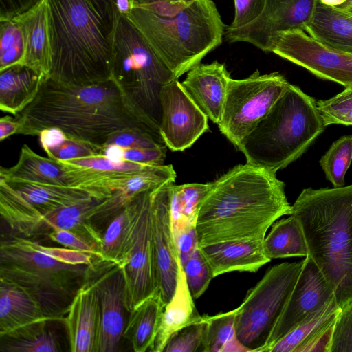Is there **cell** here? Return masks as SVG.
Instances as JSON below:
<instances>
[{
	"label": "cell",
	"instance_id": "f5cc1de1",
	"mask_svg": "<svg viewBox=\"0 0 352 352\" xmlns=\"http://www.w3.org/2000/svg\"><path fill=\"white\" fill-rule=\"evenodd\" d=\"M20 124L9 116L0 119V140L3 141L9 136L16 134Z\"/></svg>",
	"mask_w": 352,
	"mask_h": 352
},
{
	"label": "cell",
	"instance_id": "1f68e13d",
	"mask_svg": "<svg viewBox=\"0 0 352 352\" xmlns=\"http://www.w3.org/2000/svg\"><path fill=\"white\" fill-rule=\"evenodd\" d=\"M143 192L109 222L100 250L103 261L118 265L122 259L134 233Z\"/></svg>",
	"mask_w": 352,
	"mask_h": 352
},
{
	"label": "cell",
	"instance_id": "c3c4849f",
	"mask_svg": "<svg viewBox=\"0 0 352 352\" xmlns=\"http://www.w3.org/2000/svg\"><path fill=\"white\" fill-rule=\"evenodd\" d=\"M197 0H131V7H138L160 16L175 15Z\"/></svg>",
	"mask_w": 352,
	"mask_h": 352
},
{
	"label": "cell",
	"instance_id": "ee69618b",
	"mask_svg": "<svg viewBox=\"0 0 352 352\" xmlns=\"http://www.w3.org/2000/svg\"><path fill=\"white\" fill-rule=\"evenodd\" d=\"M330 352H352V302L340 309L333 327Z\"/></svg>",
	"mask_w": 352,
	"mask_h": 352
},
{
	"label": "cell",
	"instance_id": "52a82bcc",
	"mask_svg": "<svg viewBox=\"0 0 352 352\" xmlns=\"http://www.w3.org/2000/svg\"><path fill=\"white\" fill-rule=\"evenodd\" d=\"M178 79L220 45L226 25L212 0H197L175 15L160 16L138 7L126 15Z\"/></svg>",
	"mask_w": 352,
	"mask_h": 352
},
{
	"label": "cell",
	"instance_id": "7a4b0ae2",
	"mask_svg": "<svg viewBox=\"0 0 352 352\" xmlns=\"http://www.w3.org/2000/svg\"><path fill=\"white\" fill-rule=\"evenodd\" d=\"M285 186L275 173L248 163L212 182L197 213L199 247L263 240L275 221L292 214Z\"/></svg>",
	"mask_w": 352,
	"mask_h": 352
},
{
	"label": "cell",
	"instance_id": "603a6c76",
	"mask_svg": "<svg viewBox=\"0 0 352 352\" xmlns=\"http://www.w3.org/2000/svg\"><path fill=\"white\" fill-rule=\"evenodd\" d=\"M176 173L171 164L151 166L126 179L111 195L93 209L94 223H108L121 212L140 193L167 183H174Z\"/></svg>",
	"mask_w": 352,
	"mask_h": 352
},
{
	"label": "cell",
	"instance_id": "484cf974",
	"mask_svg": "<svg viewBox=\"0 0 352 352\" xmlns=\"http://www.w3.org/2000/svg\"><path fill=\"white\" fill-rule=\"evenodd\" d=\"M18 21L25 41V53L21 63L45 76H49L52 68V53L46 0Z\"/></svg>",
	"mask_w": 352,
	"mask_h": 352
},
{
	"label": "cell",
	"instance_id": "4fadbf2b",
	"mask_svg": "<svg viewBox=\"0 0 352 352\" xmlns=\"http://www.w3.org/2000/svg\"><path fill=\"white\" fill-rule=\"evenodd\" d=\"M89 197H92L90 193L80 188L0 177V214L7 223L45 214Z\"/></svg>",
	"mask_w": 352,
	"mask_h": 352
},
{
	"label": "cell",
	"instance_id": "3957f363",
	"mask_svg": "<svg viewBox=\"0 0 352 352\" xmlns=\"http://www.w3.org/2000/svg\"><path fill=\"white\" fill-rule=\"evenodd\" d=\"M52 68L49 76L73 85L110 79L119 12L116 0H46Z\"/></svg>",
	"mask_w": 352,
	"mask_h": 352
},
{
	"label": "cell",
	"instance_id": "bcb514c9",
	"mask_svg": "<svg viewBox=\"0 0 352 352\" xmlns=\"http://www.w3.org/2000/svg\"><path fill=\"white\" fill-rule=\"evenodd\" d=\"M64 162L74 165L109 172L138 173L153 166L126 160L113 161L104 155H96Z\"/></svg>",
	"mask_w": 352,
	"mask_h": 352
},
{
	"label": "cell",
	"instance_id": "8d00e7d4",
	"mask_svg": "<svg viewBox=\"0 0 352 352\" xmlns=\"http://www.w3.org/2000/svg\"><path fill=\"white\" fill-rule=\"evenodd\" d=\"M236 309L212 316H205L206 326L200 351L221 352L225 344L236 336Z\"/></svg>",
	"mask_w": 352,
	"mask_h": 352
},
{
	"label": "cell",
	"instance_id": "ffe728a7",
	"mask_svg": "<svg viewBox=\"0 0 352 352\" xmlns=\"http://www.w3.org/2000/svg\"><path fill=\"white\" fill-rule=\"evenodd\" d=\"M0 177L8 180L24 181L85 189L90 182V170L34 152L24 144L15 165L1 167Z\"/></svg>",
	"mask_w": 352,
	"mask_h": 352
},
{
	"label": "cell",
	"instance_id": "9c48e42d",
	"mask_svg": "<svg viewBox=\"0 0 352 352\" xmlns=\"http://www.w3.org/2000/svg\"><path fill=\"white\" fill-rule=\"evenodd\" d=\"M304 260L271 267L236 308L235 328L250 352H262L280 318Z\"/></svg>",
	"mask_w": 352,
	"mask_h": 352
},
{
	"label": "cell",
	"instance_id": "d6986e66",
	"mask_svg": "<svg viewBox=\"0 0 352 352\" xmlns=\"http://www.w3.org/2000/svg\"><path fill=\"white\" fill-rule=\"evenodd\" d=\"M100 201L89 197L45 214L28 216L7 224L12 230L30 239L47 236L57 229L70 231L86 239L100 250L102 235L91 219L93 209Z\"/></svg>",
	"mask_w": 352,
	"mask_h": 352
},
{
	"label": "cell",
	"instance_id": "f6af8a7d",
	"mask_svg": "<svg viewBox=\"0 0 352 352\" xmlns=\"http://www.w3.org/2000/svg\"><path fill=\"white\" fill-rule=\"evenodd\" d=\"M212 186V182L206 184L191 183L176 185L183 211L190 222L196 225L199 208Z\"/></svg>",
	"mask_w": 352,
	"mask_h": 352
},
{
	"label": "cell",
	"instance_id": "9a60e30c",
	"mask_svg": "<svg viewBox=\"0 0 352 352\" xmlns=\"http://www.w3.org/2000/svg\"><path fill=\"white\" fill-rule=\"evenodd\" d=\"M160 133L173 151L190 148L208 131V117L188 95L178 79L162 86Z\"/></svg>",
	"mask_w": 352,
	"mask_h": 352
},
{
	"label": "cell",
	"instance_id": "5bb4252c",
	"mask_svg": "<svg viewBox=\"0 0 352 352\" xmlns=\"http://www.w3.org/2000/svg\"><path fill=\"white\" fill-rule=\"evenodd\" d=\"M319 0H265L262 14L252 23L235 30L226 28L230 43L247 42L265 52L280 32L301 29L311 21Z\"/></svg>",
	"mask_w": 352,
	"mask_h": 352
},
{
	"label": "cell",
	"instance_id": "7402d4cb",
	"mask_svg": "<svg viewBox=\"0 0 352 352\" xmlns=\"http://www.w3.org/2000/svg\"><path fill=\"white\" fill-rule=\"evenodd\" d=\"M99 307L97 287L91 276L77 292L64 318L71 351L96 352Z\"/></svg>",
	"mask_w": 352,
	"mask_h": 352
},
{
	"label": "cell",
	"instance_id": "f546056e",
	"mask_svg": "<svg viewBox=\"0 0 352 352\" xmlns=\"http://www.w3.org/2000/svg\"><path fill=\"white\" fill-rule=\"evenodd\" d=\"M305 31L321 43L352 54V16L320 1Z\"/></svg>",
	"mask_w": 352,
	"mask_h": 352
},
{
	"label": "cell",
	"instance_id": "8fae6325",
	"mask_svg": "<svg viewBox=\"0 0 352 352\" xmlns=\"http://www.w3.org/2000/svg\"><path fill=\"white\" fill-rule=\"evenodd\" d=\"M271 52L300 66L318 78L352 86V54L331 47L301 29L278 34Z\"/></svg>",
	"mask_w": 352,
	"mask_h": 352
},
{
	"label": "cell",
	"instance_id": "d6a6232c",
	"mask_svg": "<svg viewBox=\"0 0 352 352\" xmlns=\"http://www.w3.org/2000/svg\"><path fill=\"white\" fill-rule=\"evenodd\" d=\"M48 318L0 335L1 352H58L61 348Z\"/></svg>",
	"mask_w": 352,
	"mask_h": 352
},
{
	"label": "cell",
	"instance_id": "44dd1931",
	"mask_svg": "<svg viewBox=\"0 0 352 352\" xmlns=\"http://www.w3.org/2000/svg\"><path fill=\"white\" fill-rule=\"evenodd\" d=\"M230 78L225 64L214 60L191 68L181 84L208 118L218 124Z\"/></svg>",
	"mask_w": 352,
	"mask_h": 352
},
{
	"label": "cell",
	"instance_id": "6da1fadb",
	"mask_svg": "<svg viewBox=\"0 0 352 352\" xmlns=\"http://www.w3.org/2000/svg\"><path fill=\"white\" fill-rule=\"evenodd\" d=\"M16 134L38 135L56 128L67 136L102 147L113 133L140 130L162 139L160 124L110 79L73 85L45 76L33 99L14 116Z\"/></svg>",
	"mask_w": 352,
	"mask_h": 352
},
{
	"label": "cell",
	"instance_id": "7bdbcfd3",
	"mask_svg": "<svg viewBox=\"0 0 352 352\" xmlns=\"http://www.w3.org/2000/svg\"><path fill=\"white\" fill-rule=\"evenodd\" d=\"M117 146L125 148L166 146L164 140L147 132L126 129L111 135L102 146Z\"/></svg>",
	"mask_w": 352,
	"mask_h": 352
},
{
	"label": "cell",
	"instance_id": "11a10c76",
	"mask_svg": "<svg viewBox=\"0 0 352 352\" xmlns=\"http://www.w3.org/2000/svg\"><path fill=\"white\" fill-rule=\"evenodd\" d=\"M116 6L118 12L124 15L129 14L131 9V0H116Z\"/></svg>",
	"mask_w": 352,
	"mask_h": 352
},
{
	"label": "cell",
	"instance_id": "74e56055",
	"mask_svg": "<svg viewBox=\"0 0 352 352\" xmlns=\"http://www.w3.org/2000/svg\"><path fill=\"white\" fill-rule=\"evenodd\" d=\"M24 53V35L18 19L0 21V70L21 63Z\"/></svg>",
	"mask_w": 352,
	"mask_h": 352
},
{
	"label": "cell",
	"instance_id": "ac0fdd59",
	"mask_svg": "<svg viewBox=\"0 0 352 352\" xmlns=\"http://www.w3.org/2000/svg\"><path fill=\"white\" fill-rule=\"evenodd\" d=\"M99 298L100 322L96 352L120 351L126 323V289L120 265L103 261L92 275Z\"/></svg>",
	"mask_w": 352,
	"mask_h": 352
},
{
	"label": "cell",
	"instance_id": "60d3db41",
	"mask_svg": "<svg viewBox=\"0 0 352 352\" xmlns=\"http://www.w3.org/2000/svg\"><path fill=\"white\" fill-rule=\"evenodd\" d=\"M182 268L190 294L197 299L206 292L214 278L212 270L199 248Z\"/></svg>",
	"mask_w": 352,
	"mask_h": 352
},
{
	"label": "cell",
	"instance_id": "30bf717a",
	"mask_svg": "<svg viewBox=\"0 0 352 352\" xmlns=\"http://www.w3.org/2000/svg\"><path fill=\"white\" fill-rule=\"evenodd\" d=\"M289 82L278 72L256 70L243 79L230 78L220 122V131L236 148L267 114Z\"/></svg>",
	"mask_w": 352,
	"mask_h": 352
},
{
	"label": "cell",
	"instance_id": "db71d44e",
	"mask_svg": "<svg viewBox=\"0 0 352 352\" xmlns=\"http://www.w3.org/2000/svg\"><path fill=\"white\" fill-rule=\"evenodd\" d=\"M221 352H250V349L239 340L237 336H235L225 344Z\"/></svg>",
	"mask_w": 352,
	"mask_h": 352
},
{
	"label": "cell",
	"instance_id": "7dc6e473",
	"mask_svg": "<svg viewBox=\"0 0 352 352\" xmlns=\"http://www.w3.org/2000/svg\"><path fill=\"white\" fill-rule=\"evenodd\" d=\"M235 14L232 23L226 27L235 30L255 21L263 12L265 0H234Z\"/></svg>",
	"mask_w": 352,
	"mask_h": 352
},
{
	"label": "cell",
	"instance_id": "cb8c5ba5",
	"mask_svg": "<svg viewBox=\"0 0 352 352\" xmlns=\"http://www.w3.org/2000/svg\"><path fill=\"white\" fill-rule=\"evenodd\" d=\"M213 276L231 272H255L270 261L263 240L232 241L199 247Z\"/></svg>",
	"mask_w": 352,
	"mask_h": 352
},
{
	"label": "cell",
	"instance_id": "83f0119b",
	"mask_svg": "<svg viewBox=\"0 0 352 352\" xmlns=\"http://www.w3.org/2000/svg\"><path fill=\"white\" fill-rule=\"evenodd\" d=\"M45 76L17 63L0 70V109L16 116L36 96Z\"/></svg>",
	"mask_w": 352,
	"mask_h": 352
},
{
	"label": "cell",
	"instance_id": "836d02e7",
	"mask_svg": "<svg viewBox=\"0 0 352 352\" xmlns=\"http://www.w3.org/2000/svg\"><path fill=\"white\" fill-rule=\"evenodd\" d=\"M265 255L270 259L307 256L308 248L300 221L294 215L275 221L263 240Z\"/></svg>",
	"mask_w": 352,
	"mask_h": 352
},
{
	"label": "cell",
	"instance_id": "5b68a950",
	"mask_svg": "<svg viewBox=\"0 0 352 352\" xmlns=\"http://www.w3.org/2000/svg\"><path fill=\"white\" fill-rule=\"evenodd\" d=\"M302 228L308 255L340 308L352 302V184L304 189L292 206Z\"/></svg>",
	"mask_w": 352,
	"mask_h": 352
},
{
	"label": "cell",
	"instance_id": "277c9868",
	"mask_svg": "<svg viewBox=\"0 0 352 352\" xmlns=\"http://www.w3.org/2000/svg\"><path fill=\"white\" fill-rule=\"evenodd\" d=\"M103 262L85 252L12 236L1 242L0 277L27 289L51 320H64L78 289Z\"/></svg>",
	"mask_w": 352,
	"mask_h": 352
},
{
	"label": "cell",
	"instance_id": "ba28073f",
	"mask_svg": "<svg viewBox=\"0 0 352 352\" xmlns=\"http://www.w3.org/2000/svg\"><path fill=\"white\" fill-rule=\"evenodd\" d=\"M111 77L128 97L160 124L161 88L175 79L137 26L120 13L113 43Z\"/></svg>",
	"mask_w": 352,
	"mask_h": 352
},
{
	"label": "cell",
	"instance_id": "2e32d148",
	"mask_svg": "<svg viewBox=\"0 0 352 352\" xmlns=\"http://www.w3.org/2000/svg\"><path fill=\"white\" fill-rule=\"evenodd\" d=\"M335 302L334 293L324 276L307 256L286 307L262 352H268L287 333Z\"/></svg>",
	"mask_w": 352,
	"mask_h": 352
},
{
	"label": "cell",
	"instance_id": "816d5d0a",
	"mask_svg": "<svg viewBox=\"0 0 352 352\" xmlns=\"http://www.w3.org/2000/svg\"><path fill=\"white\" fill-rule=\"evenodd\" d=\"M45 0H0V21L18 19L39 6Z\"/></svg>",
	"mask_w": 352,
	"mask_h": 352
},
{
	"label": "cell",
	"instance_id": "f1b7e54d",
	"mask_svg": "<svg viewBox=\"0 0 352 352\" xmlns=\"http://www.w3.org/2000/svg\"><path fill=\"white\" fill-rule=\"evenodd\" d=\"M44 318L39 303L27 289L0 277V335Z\"/></svg>",
	"mask_w": 352,
	"mask_h": 352
},
{
	"label": "cell",
	"instance_id": "4316f807",
	"mask_svg": "<svg viewBox=\"0 0 352 352\" xmlns=\"http://www.w3.org/2000/svg\"><path fill=\"white\" fill-rule=\"evenodd\" d=\"M193 299L180 265L175 293L164 306L151 351L163 352L168 340L175 332L203 318L198 313Z\"/></svg>",
	"mask_w": 352,
	"mask_h": 352
},
{
	"label": "cell",
	"instance_id": "ab89813d",
	"mask_svg": "<svg viewBox=\"0 0 352 352\" xmlns=\"http://www.w3.org/2000/svg\"><path fill=\"white\" fill-rule=\"evenodd\" d=\"M167 148V146H163L125 148L117 146H104L101 147L100 155H104L113 161L126 160L138 164L158 166L164 164Z\"/></svg>",
	"mask_w": 352,
	"mask_h": 352
},
{
	"label": "cell",
	"instance_id": "d590c367",
	"mask_svg": "<svg viewBox=\"0 0 352 352\" xmlns=\"http://www.w3.org/2000/svg\"><path fill=\"white\" fill-rule=\"evenodd\" d=\"M352 162V135L336 140L319 163L333 188L344 186V177Z\"/></svg>",
	"mask_w": 352,
	"mask_h": 352
},
{
	"label": "cell",
	"instance_id": "8992f818",
	"mask_svg": "<svg viewBox=\"0 0 352 352\" xmlns=\"http://www.w3.org/2000/svg\"><path fill=\"white\" fill-rule=\"evenodd\" d=\"M325 127L317 101L289 83L236 148L246 163L276 173L298 159Z\"/></svg>",
	"mask_w": 352,
	"mask_h": 352
},
{
	"label": "cell",
	"instance_id": "681fc988",
	"mask_svg": "<svg viewBox=\"0 0 352 352\" xmlns=\"http://www.w3.org/2000/svg\"><path fill=\"white\" fill-rule=\"evenodd\" d=\"M47 236L52 241L60 244L65 248L87 252L102 260L100 249L77 234L67 230L57 229L50 232Z\"/></svg>",
	"mask_w": 352,
	"mask_h": 352
},
{
	"label": "cell",
	"instance_id": "9f6ffc18",
	"mask_svg": "<svg viewBox=\"0 0 352 352\" xmlns=\"http://www.w3.org/2000/svg\"><path fill=\"white\" fill-rule=\"evenodd\" d=\"M322 4L327 6L338 8L344 4L346 0H319Z\"/></svg>",
	"mask_w": 352,
	"mask_h": 352
},
{
	"label": "cell",
	"instance_id": "4dcf8cb0",
	"mask_svg": "<svg viewBox=\"0 0 352 352\" xmlns=\"http://www.w3.org/2000/svg\"><path fill=\"white\" fill-rule=\"evenodd\" d=\"M164 306L158 291L143 300L129 312L124 337L130 341L135 352L151 350Z\"/></svg>",
	"mask_w": 352,
	"mask_h": 352
},
{
	"label": "cell",
	"instance_id": "e575fe53",
	"mask_svg": "<svg viewBox=\"0 0 352 352\" xmlns=\"http://www.w3.org/2000/svg\"><path fill=\"white\" fill-rule=\"evenodd\" d=\"M39 140L48 157L66 161L100 155L101 147L67 136L56 128L40 132Z\"/></svg>",
	"mask_w": 352,
	"mask_h": 352
},
{
	"label": "cell",
	"instance_id": "d4e9b609",
	"mask_svg": "<svg viewBox=\"0 0 352 352\" xmlns=\"http://www.w3.org/2000/svg\"><path fill=\"white\" fill-rule=\"evenodd\" d=\"M340 309L336 302L332 303L287 333L268 352L327 351Z\"/></svg>",
	"mask_w": 352,
	"mask_h": 352
},
{
	"label": "cell",
	"instance_id": "e0dca14e",
	"mask_svg": "<svg viewBox=\"0 0 352 352\" xmlns=\"http://www.w3.org/2000/svg\"><path fill=\"white\" fill-rule=\"evenodd\" d=\"M174 183L152 190L151 228L155 266L159 291L166 305L177 283L180 263L172 228L170 201Z\"/></svg>",
	"mask_w": 352,
	"mask_h": 352
},
{
	"label": "cell",
	"instance_id": "f35d334b",
	"mask_svg": "<svg viewBox=\"0 0 352 352\" xmlns=\"http://www.w3.org/2000/svg\"><path fill=\"white\" fill-rule=\"evenodd\" d=\"M324 125H352V86L327 100L317 101Z\"/></svg>",
	"mask_w": 352,
	"mask_h": 352
},
{
	"label": "cell",
	"instance_id": "6f0895ef",
	"mask_svg": "<svg viewBox=\"0 0 352 352\" xmlns=\"http://www.w3.org/2000/svg\"><path fill=\"white\" fill-rule=\"evenodd\" d=\"M344 12L352 10V0H346V2L337 8Z\"/></svg>",
	"mask_w": 352,
	"mask_h": 352
},
{
	"label": "cell",
	"instance_id": "f907efd6",
	"mask_svg": "<svg viewBox=\"0 0 352 352\" xmlns=\"http://www.w3.org/2000/svg\"><path fill=\"white\" fill-rule=\"evenodd\" d=\"M173 234L179 263L182 267L199 248L196 226H189Z\"/></svg>",
	"mask_w": 352,
	"mask_h": 352
},
{
	"label": "cell",
	"instance_id": "7c38bea8",
	"mask_svg": "<svg viewBox=\"0 0 352 352\" xmlns=\"http://www.w3.org/2000/svg\"><path fill=\"white\" fill-rule=\"evenodd\" d=\"M152 190L142 194L133 235L128 250L118 264L124 278L126 306L129 312L159 291L152 241Z\"/></svg>",
	"mask_w": 352,
	"mask_h": 352
},
{
	"label": "cell",
	"instance_id": "680465c9",
	"mask_svg": "<svg viewBox=\"0 0 352 352\" xmlns=\"http://www.w3.org/2000/svg\"><path fill=\"white\" fill-rule=\"evenodd\" d=\"M343 12H344V11H343ZM345 12V13H346V14H349V15L352 16V10H351V11H347V12Z\"/></svg>",
	"mask_w": 352,
	"mask_h": 352
},
{
	"label": "cell",
	"instance_id": "b9f144b4",
	"mask_svg": "<svg viewBox=\"0 0 352 352\" xmlns=\"http://www.w3.org/2000/svg\"><path fill=\"white\" fill-rule=\"evenodd\" d=\"M205 316L175 332L168 340L163 352L200 351L206 330Z\"/></svg>",
	"mask_w": 352,
	"mask_h": 352
}]
</instances>
